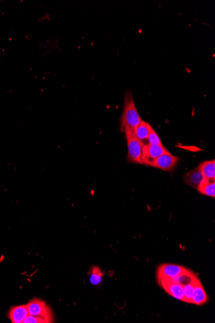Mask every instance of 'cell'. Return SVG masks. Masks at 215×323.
<instances>
[{"label":"cell","instance_id":"6da1fadb","mask_svg":"<svg viewBox=\"0 0 215 323\" xmlns=\"http://www.w3.org/2000/svg\"><path fill=\"white\" fill-rule=\"evenodd\" d=\"M141 120L132 94L130 90H127L125 93L123 115L121 119V130L128 128L135 133Z\"/></svg>","mask_w":215,"mask_h":323},{"label":"cell","instance_id":"7a4b0ae2","mask_svg":"<svg viewBox=\"0 0 215 323\" xmlns=\"http://www.w3.org/2000/svg\"><path fill=\"white\" fill-rule=\"evenodd\" d=\"M122 132H125L128 144V158L131 163L141 164L142 148L145 144L136 137L133 131L125 128Z\"/></svg>","mask_w":215,"mask_h":323},{"label":"cell","instance_id":"3957f363","mask_svg":"<svg viewBox=\"0 0 215 323\" xmlns=\"http://www.w3.org/2000/svg\"><path fill=\"white\" fill-rule=\"evenodd\" d=\"M27 305L29 315L44 319L47 323L54 322V316L50 307L43 300L35 298L30 300Z\"/></svg>","mask_w":215,"mask_h":323},{"label":"cell","instance_id":"277c9868","mask_svg":"<svg viewBox=\"0 0 215 323\" xmlns=\"http://www.w3.org/2000/svg\"><path fill=\"white\" fill-rule=\"evenodd\" d=\"M168 153H169V151L164 147V145L145 144L142 148L141 160L143 165L151 166V164L159 156Z\"/></svg>","mask_w":215,"mask_h":323},{"label":"cell","instance_id":"5b68a950","mask_svg":"<svg viewBox=\"0 0 215 323\" xmlns=\"http://www.w3.org/2000/svg\"><path fill=\"white\" fill-rule=\"evenodd\" d=\"M159 285L168 293L169 296L180 301L185 302L183 287L173 279L158 278Z\"/></svg>","mask_w":215,"mask_h":323},{"label":"cell","instance_id":"8992f818","mask_svg":"<svg viewBox=\"0 0 215 323\" xmlns=\"http://www.w3.org/2000/svg\"><path fill=\"white\" fill-rule=\"evenodd\" d=\"M189 270L182 266L173 264H164L159 266L157 271V277L158 278H168L173 279L181 274L185 273Z\"/></svg>","mask_w":215,"mask_h":323},{"label":"cell","instance_id":"52a82bcc","mask_svg":"<svg viewBox=\"0 0 215 323\" xmlns=\"http://www.w3.org/2000/svg\"><path fill=\"white\" fill-rule=\"evenodd\" d=\"M179 158L177 156L171 155L170 153L159 156L157 158L151 166L161 169L166 172H171L175 168L178 163Z\"/></svg>","mask_w":215,"mask_h":323},{"label":"cell","instance_id":"ba28073f","mask_svg":"<svg viewBox=\"0 0 215 323\" xmlns=\"http://www.w3.org/2000/svg\"><path fill=\"white\" fill-rule=\"evenodd\" d=\"M207 301H208V296H207L201 281L198 278L196 284H194L191 303L201 306V305L206 304Z\"/></svg>","mask_w":215,"mask_h":323},{"label":"cell","instance_id":"9c48e42d","mask_svg":"<svg viewBox=\"0 0 215 323\" xmlns=\"http://www.w3.org/2000/svg\"><path fill=\"white\" fill-rule=\"evenodd\" d=\"M203 174H202L199 166L188 172L184 177V183L194 188L197 189L204 180Z\"/></svg>","mask_w":215,"mask_h":323},{"label":"cell","instance_id":"30bf717a","mask_svg":"<svg viewBox=\"0 0 215 323\" xmlns=\"http://www.w3.org/2000/svg\"><path fill=\"white\" fill-rule=\"evenodd\" d=\"M28 315L27 305H19L11 308L8 317L12 323H23Z\"/></svg>","mask_w":215,"mask_h":323},{"label":"cell","instance_id":"8fae6325","mask_svg":"<svg viewBox=\"0 0 215 323\" xmlns=\"http://www.w3.org/2000/svg\"><path fill=\"white\" fill-rule=\"evenodd\" d=\"M199 167L203 174L204 178L207 180H215V161H204L200 164Z\"/></svg>","mask_w":215,"mask_h":323},{"label":"cell","instance_id":"7c38bea8","mask_svg":"<svg viewBox=\"0 0 215 323\" xmlns=\"http://www.w3.org/2000/svg\"><path fill=\"white\" fill-rule=\"evenodd\" d=\"M197 190L203 195L214 198L215 181L204 178L199 187L197 188Z\"/></svg>","mask_w":215,"mask_h":323},{"label":"cell","instance_id":"4fadbf2b","mask_svg":"<svg viewBox=\"0 0 215 323\" xmlns=\"http://www.w3.org/2000/svg\"><path fill=\"white\" fill-rule=\"evenodd\" d=\"M90 282L92 285H100L103 281V273L100 267L93 266L89 272Z\"/></svg>","mask_w":215,"mask_h":323},{"label":"cell","instance_id":"5bb4252c","mask_svg":"<svg viewBox=\"0 0 215 323\" xmlns=\"http://www.w3.org/2000/svg\"><path fill=\"white\" fill-rule=\"evenodd\" d=\"M197 279H198V277L196 275L190 282L183 286L185 302H189V303H191L194 284H196Z\"/></svg>","mask_w":215,"mask_h":323},{"label":"cell","instance_id":"9a60e30c","mask_svg":"<svg viewBox=\"0 0 215 323\" xmlns=\"http://www.w3.org/2000/svg\"><path fill=\"white\" fill-rule=\"evenodd\" d=\"M135 135L136 137L143 143L144 141L148 140V130L147 126H146V122H145V121L141 120L138 127L136 128Z\"/></svg>","mask_w":215,"mask_h":323},{"label":"cell","instance_id":"2e32d148","mask_svg":"<svg viewBox=\"0 0 215 323\" xmlns=\"http://www.w3.org/2000/svg\"><path fill=\"white\" fill-rule=\"evenodd\" d=\"M146 126H147L148 130V143L152 144V145H163L156 131L153 129L149 123H146Z\"/></svg>","mask_w":215,"mask_h":323},{"label":"cell","instance_id":"e0dca14e","mask_svg":"<svg viewBox=\"0 0 215 323\" xmlns=\"http://www.w3.org/2000/svg\"><path fill=\"white\" fill-rule=\"evenodd\" d=\"M24 323H47L44 319L38 317L33 316L31 315H28L25 318Z\"/></svg>","mask_w":215,"mask_h":323}]
</instances>
